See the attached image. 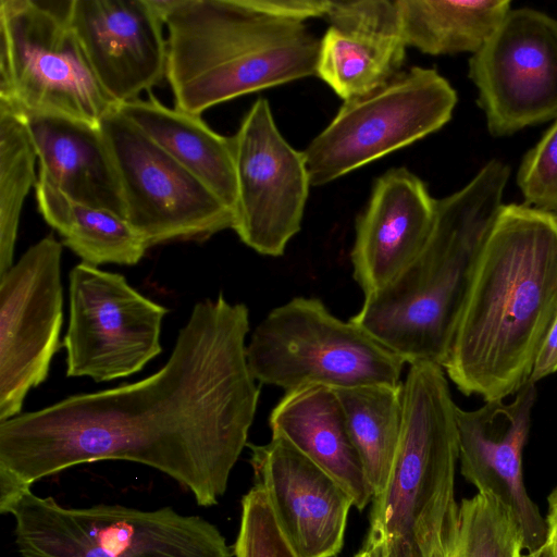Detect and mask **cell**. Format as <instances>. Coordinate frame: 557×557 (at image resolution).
Listing matches in <instances>:
<instances>
[{"label": "cell", "instance_id": "obj_1", "mask_svg": "<svg viewBox=\"0 0 557 557\" xmlns=\"http://www.w3.org/2000/svg\"><path fill=\"white\" fill-rule=\"evenodd\" d=\"M248 332V308L221 293L194 306L156 373L0 422V504L71 467L125 460L166 474L201 507L216 505L260 395Z\"/></svg>", "mask_w": 557, "mask_h": 557}, {"label": "cell", "instance_id": "obj_2", "mask_svg": "<svg viewBox=\"0 0 557 557\" xmlns=\"http://www.w3.org/2000/svg\"><path fill=\"white\" fill-rule=\"evenodd\" d=\"M557 314V214L503 205L479 253L443 364L485 401L529 380Z\"/></svg>", "mask_w": 557, "mask_h": 557}, {"label": "cell", "instance_id": "obj_3", "mask_svg": "<svg viewBox=\"0 0 557 557\" xmlns=\"http://www.w3.org/2000/svg\"><path fill=\"white\" fill-rule=\"evenodd\" d=\"M509 175L507 164L492 159L461 189L436 199L434 226L420 256L389 285L364 297L350 320L406 363L443 367Z\"/></svg>", "mask_w": 557, "mask_h": 557}, {"label": "cell", "instance_id": "obj_4", "mask_svg": "<svg viewBox=\"0 0 557 557\" xmlns=\"http://www.w3.org/2000/svg\"><path fill=\"white\" fill-rule=\"evenodd\" d=\"M163 22L165 77L175 108L187 113L317 76L320 38L251 0H172Z\"/></svg>", "mask_w": 557, "mask_h": 557}, {"label": "cell", "instance_id": "obj_5", "mask_svg": "<svg viewBox=\"0 0 557 557\" xmlns=\"http://www.w3.org/2000/svg\"><path fill=\"white\" fill-rule=\"evenodd\" d=\"M456 411L443 368L409 364L398 449L385 490L372 499L362 545L372 557H431L458 504Z\"/></svg>", "mask_w": 557, "mask_h": 557}, {"label": "cell", "instance_id": "obj_6", "mask_svg": "<svg viewBox=\"0 0 557 557\" xmlns=\"http://www.w3.org/2000/svg\"><path fill=\"white\" fill-rule=\"evenodd\" d=\"M22 557H233L221 531L171 507H64L26 490L3 505Z\"/></svg>", "mask_w": 557, "mask_h": 557}, {"label": "cell", "instance_id": "obj_7", "mask_svg": "<svg viewBox=\"0 0 557 557\" xmlns=\"http://www.w3.org/2000/svg\"><path fill=\"white\" fill-rule=\"evenodd\" d=\"M246 354L257 382L285 392L306 385H399L406 364L350 319H338L309 297L272 309L252 332Z\"/></svg>", "mask_w": 557, "mask_h": 557}, {"label": "cell", "instance_id": "obj_8", "mask_svg": "<svg viewBox=\"0 0 557 557\" xmlns=\"http://www.w3.org/2000/svg\"><path fill=\"white\" fill-rule=\"evenodd\" d=\"M72 0H0V100L91 124L117 104L70 24Z\"/></svg>", "mask_w": 557, "mask_h": 557}, {"label": "cell", "instance_id": "obj_9", "mask_svg": "<svg viewBox=\"0 0 557 557\" xmlns=\"http://www.w3.org/2000/svg\"><path fill=\"white\" fill-rule=\"evenodd\" d=\"M458 97L436 70L413 66L344 101L302 151L312 186L329 184L446 125Z\"/></svg>", "mask_w": 557, "mask_h": 557}, {"label": "cell", "instance_id": "obj_10", "mask_svg": "<svg viewBox=\"0 0 557 557\" xmlns=\"http://www.w3.org/2000/svg\"><path fill=\"white\" fill-rule=\"evenodd\" d=\"M116 107L99 126L121 181L125 219L148 246L202 240L233 228V211Z\"/></svg>", "mask_w": 557, "mask_h": 557}, {"label": "cell", "instance_id": "obj_11", "mask_svg": "<svg viewBox=\"0 0 557 557\" xmlns=\"http://www.w3.org/2000/svg\"><path fill=\"white\" fill-rule=\"evenodd\" d=\"M168 309L119 274L81 262L70 273V321L62 346L66 375L108 382L157 357Z\"/></svg>", "mask_w": 557, "mask_h": 557}, {"label": "cell", "instance_id": "obj_12", "mask_svg": "<svg viewBox=\"0 0 557 557\" xmlns=\"http://www.w3.org/2000/svg\"><path fill=\"white\" fill-rule=\"evenodd\" d=\"M493 137L510 136L557 117V18L535 9H510L469 60Z\"/></svg>", "mask_w": 557, "mask_h": 557}, {"label": "cell", "instance_id": "obj_13", "mask_svg": "<svg viewBox=\"0 0 557 557\" xmlns=\"http://www.w3.org/2000/svg\"><path fill=\"white\" fill-rule=\"evenodd\" d=\"M236 180L233 230L260 255L280 257L300 231L311 186L302 151L280 133L258 98L231 137Z\"/></svg>", "mask_w": 557, "mask_h": 557}, {"label": "cell", "instance_id": "obj_14", "mask_svg": "<svg viewBox=\"0 0 557 557\" xmlns=\"http://www.w3.org/2000/svg\"><path fill=\"white\" fill-rule=\"evenodd\" d=\"M62 244L52 234L0 276V422L48 375L63 322Z\"/></svg>", "mask_w": 557, "mask_h": 557}, {"label": "cell", "instance_id": "obj_15", "mask_svg": "<svg viewBox=\"0 0 557 557\" xmlns=\"http://www.w3.org/2000/svg\"><path fill=\"white\" fill-rule=\"evenodd\" d=\"M255 485L263 491L276 522L298 557H335L341 552L351 496L293 445L272 437L247 444Z\"/></svg>", "mask_w": 557, "mask_h": 557}, {"label": "cell", "instance_id": "obj_16", "mask_svg": "<svg viewBox=\"0 0 557 557\" xmlns=\"http://www.w3.org/2000/svg\"><path fill=\"white\" fill-rule=\"evenodd\" d=\"M535 399V383L529 380L508 404L497 399L456 411L461 474L478 492H492L511 509L525 552L546 539L545 518L527 493L522 471Z\"/></svg>", "mask_w": 557, "mask_h": 557}, {"label": "cell", "instance_id": "obj_17", "mask_svg": "<svg viewBox=\"0 0 557 557\" xmlns=\"http://www.w3.org/2000/svg\"><path fill=\"white\" fill-rule=\"evenodd\" d=\"M70 24L116 104L139 98L165 77L164 23L148 0H72Z\"/></svg>", "mask_w": 557, "mask_h": 557}, {"label": "cell", "instance_id": "obj_18", "mask_svg": "<svg viewBox=\"0 0 557 557\" xmlns=\"http://www.w3.org/2000/svg\"><path fill=\"white\" fill-rule=\"evenodd\" d=\"M436 199L406 168L391 169L373 185L356 222L352 275L364 297L394 282L424 249L435 221Z\"/></svg>", "mask_w": 557, "mask_h": 557}, {"label": "cell", "instance_id": "obj_19", "mask_svg": "<svg viewBox=\"0 0 557 557\" xmlns=\"http://www.w3.org/2000/svg\"><path fill=\"white\" fill-rule=\"evenodd\" d=\"M320 38L317 76L344 101L366 95L400 72L408 48L397 1H331Z\"/></svg>", "mask_w": 557, "mask_h": 557}, {"label": "cell", "instance_id": "obj_20", "mask_svg": "<svg viewBox=\"0 0 557 557\" xmlns=\"http://www.w3.org/2000/svg\"><path fill=\"white\" fill-rule=\"evenodd\" d=\"M15 110L35 147L39 173L69 198L125 218L121 181L99 124Z\"/></svg>", "mask_w": 557, "mask_h": 557}, {"label": "cell", "instance_id": "obj_21", "mask_svg": "<svg viewBox=\"0 0 557 557\" xmlns=\"http://www.w3.org/2000/svg\"><path fill=\"white\" fill-rule=\"evenodd\" d=\"M272 437L293 445L333 476L363 510L373 494L335 389L306 385L285 392L269 417Z\"/></svg>", "mask_w": 557, "mask_h": 557}, {"label": "cell", "instance_id": "obj_22", "mask_svg": "<svg viewBox=\"0 0 557 557\" xmlns=\"http://www.w3.org/2000/svg\"><path fill=\"white\" fill-rule=\"evenodd\" d=\"M116 108L234 210L236 180L231 137L211 129L200 115L169 108L151 94L148 99L137 98Z\"/></svg>", "mask_w": 557, "mask_h": 557}, {"label": "cell", "instance_id": "obj_23", "mask_svg": "<svg viewBox=\"0 0 557 557\" xmlns=\"http://www.w3.org/2000/svg\"><path fill=\"white\" fill-rule=\"evenodd\" d=\"M35 189L41 216L83 262L135 265L149 248L125 218L69 198L41 173Z\"/></svg>", "mask_w": 557, "mask_h": 557}, {"label": "cell", "instance_id": "obj_24", "mask_svg": "<svg viewBox=\"0 0 557 557\" xmlns=\"http://www.w3.org/2000/svg\"><path fill=\"white\" fill-rule=\"evenodd\" d=\"M407 47L445 55L475 53L511 9L509 0H396Z\"/></svg>", "mask_w": 557, "mask_h": 557}, {"label": "cell", "instance_id": "obj_25", "mask_svg": "<svg viewBox=\"0 0 557 557\" xmlns=\"http://www.w3.org/2000/svg\"><path fill=\"white\" fill-rule=\"evenodd\" d=\"M373 497L389 480L403 421V382L335 389ZM373 499V498H372Z\"/></svg>", "mask_w": 557, "mask_h": 557}, {"label": "cell", "instance_id": "obj_26", "mask_svg": "<svg viewBox=\"0 0 557 557\" xmlns=\"http://www.w3.org/2000/svg\"><path fill=\"white\" fill-rule=\"evenodd\" d=\"M523 540L511 509L492 492L463 498L437 536L431 557H522Z\"/></svg>", "mask_w": 557, "mask_h": 557}, {"label": "cell", "instance_id": "obj_27", "mask_svg": "<svg viewBox=\"0 0 557 557\" xmlns=\"http://www.w3.org/2000/svg\"><path fill=\"white\" fill-rule=\"evenodd\" d=\"M36 159L21 115L0 100V276L13 265L23 203L37 183Z\"/></svg>", "mask_w": 557, "mask_h": 557}, {"label": "cell", "instance_id": "obj_28", "mask_svg": "<svg viewBox=\"0 0 557 557\" xmlns=\"http://www.w3.org/2000/svg\"><path fill=\"white\" fill-rule=\"evenodd\" d=\"M234 557H298L281 531L269 500L258 486L242 499Z\"/></svg>", "mask_w": 557, "mask_h": 557}, {"label": "cell", "instance_id": "obj_29", "mask_svg": "<svg viewBox=\"0 0 557 557\" xmlns=\"http://www.w3.org/2000/svg\"><path fill=\"white\" fill-rule=\"evenodd\" d=\"M517 185L524 205L557 214V117L523 156Z\"/></svg>", "mask_w": 557, "mask_h": 557}, {"label": "cell", "instance_id": "obj_30", "mask_svg": "<svg viewBox=\"0 0 557 557\" xmlns=\"http://www.w3.org/2000/svg\"><path fill=\"white\" fill-rule=\"evenodd\" d=\"M557 371V314L536 355L530 381H536Z\"/></svg>", "mask_w": 557, "mask_h": 557}, {"label": "cell", "instance_id": "obj_31", "mask_svg": "<svg viewBox=\"0 0 557 557\" xmlns=\"http://www.w3.org/2000/svg\"><path fill=\"white\" fill-rule=\"evenodd\" d=\"M547 513L545 517L546 539L545 545L553 557H557V486L547 497Z\"/></svg>", "mask_w": 557, "mask_h": 557}, {"label": "cell", "instance_id": "obj_32", "mask_svg": "<svg viewBox=\"0 0 557 557\" xmlns=\"http://www.w3.org/2000/svg\"><path fill=\"white\" fill-rule=\"evenodd\" d=\"M522 557H553V556H552L549 549L547 548V546L545 544H543L541 547H539L534 550L524 553Z\"/></svg>", "mask_w": 557, "mask_h": 557}, {"label": "cell", "instance_id": "obj_33", "mask_svg": "<svg viewBox=\"0 0 557 557\" xmlns=\"http://www.w3.org/2000/svg\"><path fill=\"white\" fill-rule=\"evenodd\" d=\"M352 557H372V556H371V553L367 548L361 547V549Z\"/></svg>", "mask_w": 557, "mask_h": 557}]
</instances>
